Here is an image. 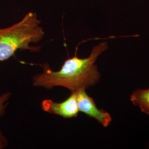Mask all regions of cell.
<instances>
[{"label":"cell","mask_w":149,"mask_h":149,"mask_svg":"<svg viewBox=\"0 0 149 149\" xmlns=\"http://www.w3.org/2000/svg\"><path fill=\"white\" fill-rule=\"evenodd\" d=\"M108 48L107 42L100 43L92 48L88 57L81 58L76 54L66 60L58 71H54L48 63H44L42 65L43 72L33 77V85L47 90L63 87L71 93L95 85L101 79L96 61Z\"/></svg>","instance_id":"6da1fadb"},{"label":"cell","mask_w":149,"mask_h":149,"mask_svg":"<svg viewBox=\"0 0 149 149\" xmlns=\"http://www.w3.org/2000/svg\"><path fill=\"white\" fill-rule=\"evenodd\" d=\"M36 12H29L20 21L10 27L0 28V61L15 55L18 50L38 52L40 47L32 44L43 40L45 32Z\"/></svg>","instance_id":"7a4b0ae2"},{"label":"cell","mask_w":149,"mask_h":149,"mask_svg":"<svg viewBox=\"0 0 149 149\" xmlns=\"http://www.w3.org/2000/svg\"><path fill=\"white\" fill-rule=\"evenodd\" d=\"M76 93L79 112L95 119L104 127L110 125L112 120L111 114L106 111L98 108L93 98L87 93L86 90L78 91Z\"/></svg>","instance_id":"3957f363"},{"label":"cell","mask_w":149,"mask_h":149,"mask_svg":"<svg viewBox=\"0 0 149 149\" xmlns=\"http://www.w3.org/2000/svg\"><path fill=\"white\" fill-rule=\"evenodd\" d=\"M42 108L45 112L66 119L77 117L80 112L76 92H71L64 101L58 102L50 99L44 100L42 102Z\"/></svg>","instance_id":"277c9868"},{"label":"cell","mask_w":149,"mask_h":149,"mask_svg":"<svg viewBox=\"0 0 149 149\" xmlns=\"http://www.w3.org/2000/svg\"><path fill=\"white\" fill-rule=\"evenodd\" d=\"M130 101L138 107L142 112L149 116V88L134 91L130 96Z\"/></svg>","instance_id":"5b68a950"},{"label":"cell","mask_w":149,"mask_h":149,"mask_svg":"<svg viewBox=\"0 0 149 149\" xmlns=\"http://www.w3.org/2000/svg\"><path fill=\"white\" fill-rule=\"evenodd\" d=\"M11 96L10 92H6L0 96V117L5 114L8 101Z\"/></svg>","instance_id":"8992f818"},{"label":"cell","mask_w":149,"mask_h":149,"mask_svg":"<svg viewBox=\"0 0 149 149\" xmlns=\"http://www.w3.org/2000/svg\"><path fill=\"white\" fill-rule=\"evenodd\" d=\"M8 144V140L0 130V149L6 148Z\"/></svg>","instance_id":"52a82bcc"}]
</instances>
